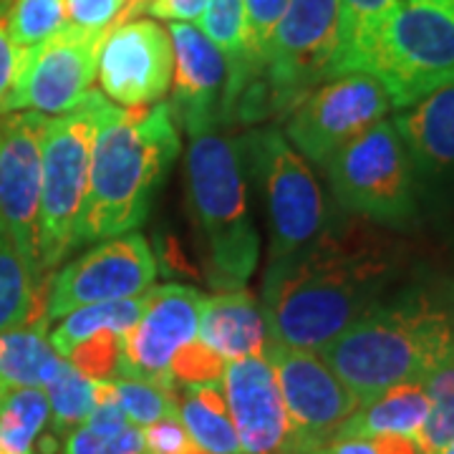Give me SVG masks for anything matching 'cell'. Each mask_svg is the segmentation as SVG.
Segmentation results:
<instances>
[{"label": "cell", "instance_id": "32", "mask_svg": "<svg viewBox=\"0 0 454 454\" xmlns=\"http://www.w3.org/2000/svg\"><path fill=\"white\" fill-rule=\"evenodd\" d=\"M112 384L116 402L134 427L145 429L160 419L177 417V387H164V384H154L145 379H127V376H116L112 379Z\"/></svg>", "mask_w": 454, "mask_h": 454}, {"label": "cell", "instance_id": "42", "mask_svg": "<svg viewBox=\"0 0 454 454\" xmlns=\"http://www.w3.org/2000/svg\"><path fill=\"white\" fill-rule=\"evenodd\" d=\"M434 454H454V439H452V442H450V444H444L442 450H437V452H434Z\"/></svg>", "mask_w": 454, "mask_h": 454}, {"label": "cell", "instance_id": "21", "mask_svg": "<svg viewBox=\"0 0 454 454\" xmlns=\"http://www.w3.org/2000/svg\"><path fill=\"white\" fill-rule=\"evenodd\" d=\"M429 414V396L422 384H402L361 404L340 424L336 437H399L417 439ZM333 437V439H336Z\"/></svg>", "mask_w": 454, "mask_h": 454}, {"label": "cell", "instance_id": "39", "mask_svg": "<svg viewBox=\"0 0 454 454\" xmlns=\"http://www.w3.org/2000/svg\"><path fill=\"white\" fill-rule=\"evenodd\" d=\"M210 0H149V13L175 23H200Z\"/></svg>", "mask_w": 454, "mask_h": 454}, {"label": "cell", "instance_id": "40", "mask_svg": "<svg viewBox=\"0 0 454 454\" xmlns=\"http://www.w3.org/2000/svg\"><path fill=\"white\" fill-rule=\"evenodd\" d=\"M127 3H129V18L149 8V0H127Z\"/></svg>", "mask_w": 454, "mask_h": 454}, {"label": "cell", "instance_id": "20", "mask_svg": "<svg viewBox=\"0 0 454 454\" xmlns=\"http://www.w3.org/2000/svg\"><path fill=\"white\" fill-rule=\"evenodd\" d=\"M394 119L411 164L427 175L454 169V83L406 106Z\"/></svg>", "mask_w": 454, "mask_h": 454}, {"label": "cell", "instance_id": "12", "mask_svg": "<svg viewBox=\"0 0 454 454\" xmlns=\"http://www.w3.org/2000/svg\"><path fill=\"white\" fill-rule=\"evenodd\" d=\"M101 38L104 33L66 26L41 46L23 51L5 109L43 116L74 112L97 82Z\"/></svg>", "mask_w": 454, "mask_h": 454}, {"label": "cell", "instance_id": "15", "mask_svg": "<svg viewBox=\"0 0 454 454\" xmlns=\"http://www.w3.org/2000/svg\"><path fill=\"white\" fill-rule=\"evenodd\" d=\"M175 51L169 28L157 20H119L98 46L97 76L101 94L114 104L152 106L172 86Z\"/></svg>", "mask_w": 454, "mask_h": 454}, {"label": "cell", "instance_id": "41", "mask_svg": "<svg viewBox=\"0 0 454 454\" xmlns=\"http://www.w3.org/2000/svg\"><path fill=\"white\" fill-rule=\"evenodd\" d=\"M447 310V321H450V333H452V343H454V303Z\"/></svg>", "mask_w": 454, "mask_h": 454}, {"label": "cell", "instance_id": "24", "mask_svg": "<svg viewBox=\"0 0 454 454\" xmlns=\"http://www.w3.org/2000/svg\"><path fill=\"white\" fill-rule=\"evenodd\" d=\"M177 417L205 454H243L225 394L217 381L184 387L179 394Z\"/></svg>", "mask_w": 454, "mask_h": 454}, {"label": "cell", "instance_id": "13", "mask_svg": "<svg viewBox=\"0 0 454 454\" xmlns=\"http://www.w3.org/2000/svg\"><path fill=\"white\" fill-rule=\"evenodd\" d=\"M154 278L157 260L145 235L131 230L106 238L51 276L46 318L51 324L82 306L134 298L149 291Z\"/></svg>", "mask_w": 454, "mask_h": 454}, {"label": "cell", "instance_id": "35", "mask_svg": "<svg viewBox=\"0 0 454 454\" xmlns=\"http://www.w3.org/2000/svg\"><path fill=\"white\" fill-rule=\"evenodd\" d=\"M223 372H225V361L217 356L215 351H210L200 339L190 340L184 348H179L175 358H172V364H169L172 379L182 387L220 381Z\"/></svg>", "mask_w": 454, "mask_h": 454}, {"label": "cell", "instance_id": "4", "mask_svg": "<svg viewBox=\"0 0 454 454\" xmlns=\"http://www.w3.org/2000/svg\"><path fill=\"white\" fill-rule=\"evenodd\" d=\"M187 197L207 283L217 293L240 291L260 260V232L247 207L243 152L220 127L190 134Z\"/></svg>", "mask_w": 454, "mask_h": 454}, {"label": "cell", "instance_id": "29", "mask_svg": "<svg viewBox=\"0 0 454 454\" xmlns=\"http://www.w3.org/2000/svg\"><path fill=\"white\" fill-rule=\"evenodd\" d=\"M51 409V427L56 437H66L71 429L82 427L97 404V381L83 376L76 366L61 358L59 369L46 384Z\"/></svg>", "mask_w": 454, "mask_h": 454}, {"label": "cell", "instance_id": "43", "mask_svg": "<svg viewBox=\"0 0 454 454\" xmlns=\"http://www.w3.org/2000/svg\"><path fill=\"white\" fill-rule=\"evenodd\" d=\"M0 396H3V389H0Z\"/></svg>", "mask_w": 454, "mask_h": 454}, {"label": "cell", "instance_id": "22", "mask_svg": "<svg viewBox=\"0 0 454 454\" xmlns=\"http://www.w3.org/2000/svg\"><path fill=\"white\" fill-rule=\"evenodd\" d=\"M51 276L38 280L33 276L26 260L18 255L16 245L0 230V333L20 325H41L46 328V295Z\"/></svg>", "mask_w": 454, "mask_h": 454}, {"label": "cell", "instance_id": "19", "mask_svg": "<svg viewBox=\"0 0 454 454\" xmlns=\"http://www.w3.org/2000/svg\"><path fill=\"white\" fill-rule=\"evenodd\" d=\"M197 339L223 361L265 356L270 328L262 306L250 291H223L202 301Z\"/></svg>", "mask_w": 454, "mask_h": 454}, {"label": "cell", "instance_id": "30", "mask_svg": "<svg viewBox=\"0 0 454 454\" xmlns=\"http://www.w3.org/2000/svg\"><path fill=\"white\" fill-rule=\"evenodd\" d=\"M391 5L394 0H339V51L333 61V76L351 74L358 53Z\"/></svg>", "mask_w": 454, "mask_h": 454}, {"label": "cell", "instance_id": "2", "mask_svg": "<svg viewBox=\"0 0 454 454\" xmlns=\"http://www.w3.org/2000/svg\"><path fill=\"white\" fill-rule=\"evenodd\" d=\"M179 154L172 104L114 109L98 127L89 184L74 227V250L142 225L152 197Z\"/></svg>", "mask_w": 454, "mask_h": 454}, {"label": "cell", "instance_id": "9", "mask_svg": "<svg viewBox=\"0 0 454 454\" xmlns=\"http://www.w3.org/2000/svg\"><path fill=\"white\" fill-rule=\"evenodd\" d=\"M253 175L268 210L270 255L268 262L291 255L316 240L325 227V202L321 184L310 172L309 160L288 142L283 131L258 129L243 139Z\"/></svg>", "mask_w": 454, "mask_h": 454}, {"label": "cell", "instance_id": "3", "mask_svg": "<svg viewBox=\"0 0 454 454\" xmlns=\"http://www.w3.org/2000/svg\"><path fill=\"white\" fill-rule=\"evenodd\" d=\"M452 348L447 310L424 298H402L379 301L318 356L358 404H366L394 387L422 384L434 361Z\"/></svg>", "mask_w": 454, "mask_h": 454}, {"label": "cell", "instance_id": "11", "mask_svg": "<svg viewBox=\"0 0 454 454\" xmlns=\"http://www.w3.org/2000/svg\"><path fill=\"white\" fill-rule=\"evenodd\" d=\"M265 358L273 364L280 396L293 427L291 454H318L356 411L358 399L339 381L316 351L270 340Z\"/></svg>", "mask_w": 454, "mask_h": 454}, {"label": "cell", "instance_id": "38", "mask_svg": "<svg viewBox=\"0 0 454 454\" xmlns=\"http://www.w3.org/2000/svg\"><path fill=\"white\" fill-rule=\"evenodd\" d=\"M5 0H0V114H5V104L11 97V89L18 76V68H20V56L23 51L18 49L16 43L11 41V35L5 31Z\"/></svg>", "mask_w": 454, "mask_h": 454}, {"label": "cell", "instance_id": "5", "mask_svg": "<svg viewBox=\"0 0 454 454\" xmlns=\"http://www.w3.org/2000/svg\"><path fill=\"white\" fill-rule=\"evenodd\" d=\"M354 71L381 83L394 109L454 83V0H394Z\"/></svg>", "mask_w": 454, "mask_h": 454}, {"label": "cell", "instance_id": "8", "mask_svg": "<svg viewBox=\"0 0 454 454\" xmlns=\"http://www.w3.org/2000/svg\"><path fill=\"white\" fill-rule=\"evenodd\" d=\"M325 169L346 212L379 225H404L414 217V167L391 119L336 152Z\"/></svg>", "mask_w": 454, "mask_h": 454}, {"label": "cell", "instance_id": "18", "mask_svg": "<svg viewBox=\"0 0 454 454\" xmlns=\"http://www.w3.org/2000/svg\"><path fill=\"white\" fill-rule=\"evenodd\" d=\"M220 381L243 454H291L293 427L273 364L265 356L227 361Z\"/></svg>", "mask_w": 454, "mask_h": 454}, {"label": "cell", "instance_id": "37", "mask_svg": "<svg viewBox=\"0 0 454 454\" xmlns=\"http://www.w3.org/2000/svg\"><path fill=\"white\" fill-rule=\"evenodd\" d=\"M145 454H205L179 417H167L142 429Z\"/></svg>", "mask_w": 454, "mask_h": 454}, {"label": "cell", "instance_id": "33", "mask_svg": "<svg viewBox=\"0 0 454 454\" xmlns=\"http://www.w3.org/2000/svg\"><path fill=\"white\" fill-rule=\"evenodd\" d=\"M291 0H243L245 28H247V53L250 66L255 71V79L262 71V61L270 46V38L276 33L280 18L286 16Z\"/></svg>", "mask_w": 454, "mask_h": 454}, {"label": "cell", "instance_id": "27", "mask_svg": "<svg viewBox=\"0 0 454 454\" xmlns=\"http://www.w3.org/2000/svg\"><path fill=\"white\" fill-rule=\"evenodd\" d=\"M51 419L43 389H11L0 396V454H38Z\"/></svg>", "mask_w": 454, "mask_h": 454}, {"label": "cell", "instance_id": "31", "mask_svg": "<svg viewBox=\"0 0 454 454\" xmlns=\"http://www.w3.org/2000/svg\"><path fill=\"white\" fill-rule=\"evenodd\" d=\"M66 26L64 0H13L5 11V31L20 51L41 46Z\"/></svg>", "mask_w": 454, "mask_h": 454}, {"label": "cell", "instance_id": "10", "mask_svg": "<svg viewBox=\"0 0 454 454\" xmlns=\"http://www.w3.org/2000/svg\"><path fill=\"white\" fill-rule=\"evenodd\" d=\"M387 89L369 74H340L316 86L288 116L286 137L303 160L325 164L391 112Z\"/></svg>", "mask_w": 454, "mask_h": 454}, {"label": "cell", "instance_id": "14", "mask_svg": "<svg viewBox=\"0 0 454 454\" xmlns=\"http://www.w3.org/2000/svg\"><path fill=\"white\" fill-rule=\"evenodd\" d=\"M46 116L35 112L0 114V230L16 245L38 280H46L38 253L41 145Z\"/></svg>", "mask_w": 454, "mask_h": 454}, {"label": "cell", "instance_id": "6", "mask_svg": "<svg viewBox=\"0 0 454 454\" xmlns=\"http://www.w3.org/2000/svg\"><path fill=\"white\" fill-rule=\"evenodd\" d=\"M114 109L116 106L101 91H89L74 112L46 121L38 202V253L43 276H51L66 255L74 253V227L89 184L97 131Z\"/></svg>", "mask_w": 454, "mask_h": 454}, {"label": "cell", "instance_id": "17", "mask_svg": "<svg viewBox=\"0 0 454 454\" xmlns=\"http://www.w3.org/2000/svg\"><path fill=\"white\" fill-rule=\"evenodd\" d=\"M175 71L172 112L187 134L223 127L235 114L230 97V64L195 23L169 26Z\"/></svg>", "mask_w": 454, "mask_h": 454}, {"label": "cell", "instance_id": "23", "mask_svg": "<svg viewBox=\"0 0 454 454\" xmlns=\"http://www.w3.org/2000/svg\"><path fill=\"white\" fill-rule=\"evenodd\" d=\"M61 356L46 339V328L20 325L0 333V389H46Z\"/></svg>", "mask_w": 454, "mask_h": 454}, {"label": "cell", "instance_id": "34", "mask_svg": "<svg viewBox=\"0 0 454 454\" xmlns=\"http://www.w3.org/2000/svg\"><path fill=\"white\" fill-rule=\"evenodd\" d=\"M119 351H121V336L114 331H101L86 340H82L66 361L76 366L83 376L101 381V379H114L116 366H119Z\"/></svg>", "mask_w": 454, "mask_h": 454}, {"label": "cell", "instance_id": "16", "mask_svg": "<svg viewBox=\"0 0 454 454\" xmlns=\"http://www.w3.org/2000/svg\"><path fill=\"white\" fill-rule=\"evenodd\" d=\"M202 301L205 298L197 288L179 283L152 288L142 318L121 336L116 376L145 379L179 389L169 373V364L179 348L197 339Z\"/></svg>", "mask_w": 454, "mask_h": 454}, {"label": "cell", "instance_id": "36", "mask_svg": "<svg viewBox=\"0 0 454 454\" xmlns=\"http://www.w3.org/2000/svg\"><path fill=\"white\" fill-rule=\"evenodd\" d=\"M66 20L74 28L106 33L114 23L129 20L127 0H64Z\"/></svg>", "mask_w": 454, "mask_h": 454}, {"label": "cell", "instance_id": "1", "mask_svg": "<svg viewBox=\"0 0 454 454\" xmlns=\"http://www.w3.org/2000/svg\"><path fill=\"white\" fill-rule=\"evenodd\" d=\"M396 245L364 220L328 230L306 247L268 262L262 313L270 339L321 351L373 309L396 270Z\"/></svg>", "mask_w": 454, "mask_h": 454}, {"label": "cell", "instance_id": "28", "mask_svg": "<svg viewBox=\"0 0 454 454\" xmlns=\"http://www.w3.org/2000/svg\"><path fill=\"white\" fill-rule=\"evenodd\" d=\"M422 387L429 396V414L414 444L419 454H434L454 439V348L434 361Z\"/></svg>", "mask_w": 454, "mask_h": 454}, {"label": "cell", "instance_id": "25", "mask_svg": "<svg viewBox=\"0 0 454 454\" xmlns=\"http://www.w3.org/2000/svg\"><path fill=\"white\" fill-rule=\"evenodd\" d=\"M149 298H152V288L134 295V298L91 303V306H82V309L66 313L49 339L53 351L66 358L82 340L94 336V333H101V331H114V333L124 336L142 318V313L149 306Z\"/></svg>", "mask_w": 454, "mask_h": 454}, {"label": "cell", "instance_id": "7", "mask_svg": "<svg viewBox=\"0 0 454 454\" xmlns=\"http://www.w3.org/2000/svg\"><path fill=\"white\" fill-rule=\"evenodd\" d=\"M339 51V0H291L262 61V82L238 101L243 119L291 114L316 86L333 79Z\"/></svg>", "mask_w": 454, "mask_h": 454}, {"label": "cell", "instance_id": "26", "mask_svg": "<svg viewBox=\"0 0 454 454\" xmlns=\"http://www.w3.org/2000/svg\"><path fill=\"white\" fill-rule=\"evenodd\" d=\"M197 28L210 38L230 64V97L238 112L243 91L255 82V71L247 53V28H245L243 0H210Z\"/></svg>", "mask_w": 454, "mask_h": 454}]
</instances>
